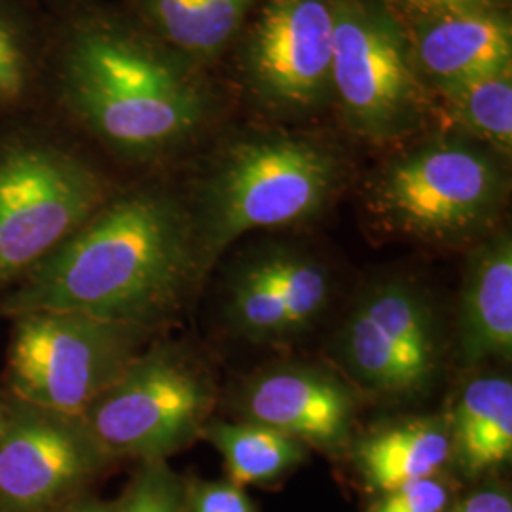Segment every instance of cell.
I'll list each match as a JSON object with an SVG mask.
<instances>
[{"label":"cell","mask_w":512,"mask_h":512,"mask_svg":"<svg viewBox=\"0 0 512 512\" xmlns=\"http://www.w3.org/2000/svg\"><path fill=\"white\" fill-rule=\"evenodd\" d=\"M332 277L323 262L291 247H270L238 262L228 277L230 329L256 344L293 340L327 311Z\"/></svg>","instance_id":"7c38bea8"},{"label":"cell","mask_w":512,"mask_h":512,"mask_svg":"<svg viewBox=\"0 0 512 512\" xmlns=\"http://www.w3.org/2000/svg\"><path fill=\"white\" fill-rule=\"evenodd\" d=\"M184 512H255L249 495L230 480H192L183 484Z\"/></svg>","instance_id":"cb8c5ba5"},{"label":"cell","mask_w":512,"mask_h":512,"mask_svg":"<svg viewBox=\"0 0 512 512\" xmlns=\"http://www.w3.org/2000/svg\"><path fill=\"white\" fill-rule=\"evenodd\" d=\"M256 0H129V16L207 69L239 40Z\"/></svg>","instance_id":"e0dca14e"},{"label":"cell","mask_w":512,"mask_h":512,"mask_svg":"<svg viewBox=\"0 0 512 512\" xmlns=\"http://www.w3.org/2000/svg\"><path fill=\"white\" fill-rule=\"evenodd\" d=\"M404 23L437 18L465 10L505 6V0H385Z\"/></svg>","instance_id":"d4e9b609"},{"label":"cell","mask_w":512,"mask_h":512,"mask_svg":"<svg viewBox=\"0 0 512 512\" xmlns=\"http://www.w3.org/2000/svg\"><path fill=\"white\" fill-rule=\"evenodd\" d=\"M239 404L245 420L325 452L348 448L357 416L355 391L332 372L313 366L260 372L241 391Z\"/></svg>","instance_id":"4fadbf2b"},{"label":"cell","mask_w":512,"mask_h":512,"mask_svg":"<svg viewBox=\"0 0 512 512\" xmlns=\"http://www.w3.org/2000/svg\"><path fill=\"white\" fill-rule=\"evenodd\" d=\"M332 0H264L241 33L239 74L256 105L283 118L332 105Z\"/></svg>","instance_id":"30bf717a"},{"label":"cell","mask_w":512,"mask_h":512,"mask_svg":"<svg viewBox=\"0 0 512 512\" xmlns=\"http://www.w3.org/2000/svg\"><path fill=\"white\" fill-rule=\"evenodd\" d=\"M109 463L78 418L4 403L0 512L57 511L82 497Z\"/></svg>","instance_id":"8fae6325"},{"label":"cell","mask_w":512,"mask_h":512,"mask_svg":"<svg viewBox=\"0 0 512 512\" xmlns=\"http://www.w3.org/2000/svg\"><path fill=\"white\" fill-rule=\"evenodd\" d=\"M334 357L349 382L389 403H412L437 384L439 317L429 293L393 277L370 287L336 334Z\"/></svg>","instance_id":"9c48e42d"},{"label":"cell","mask_w":512,"mask_h":512,"mask_svg":"<svg viewBox=\"0 0 512 512\" xmlns=\"http://www.w3.org/2000/svg\"><path fill=\"white\" fill-rule=\"evenodd\" d=\"M2 418H4V403L0 399V429H2Z\"/></svg>","instance_id":"83f0119b"},{"label":"cell","mask_w":512,"mask_h":512,"mask_svg":"<svg viewBox=\"0 0 512 512\" xmlns=\"http://www.w3.org/2000/svg\"><path fill=\"white\" fill-rule=\"evenodd\" d=\"M150 332L71 311L16 315L6 359L12 399L80 418L143 351Z\"/></svg>","instance_id":"52a82bcc"},{"label":"cell","mask_w":512,"mask_h":512,"mask_svg":"<svg viewBox=\"0 0 512 512\" xmlns=\"http://www.w3.org/2000/svg\"><path fill=\"white\" fill-rule=\"evenodd\" d=\"M48 88L61 112L112 156L158 164L200 141L217 97L205 69L131 18L67 6L46 48Z\"/></svg>","instance_id":"6da1fadb"},{"label":"cell","mask_w":512,"mask_h":512,"mask_svg":"<svg viewBox=\"0 0 512 512\" xmlns=\"http://www.w3.org/2000/svg\"><path fill=\"white\" fill-rule=\"evenodd\" d=\"M452 465L469 482L512 458V384L507 376L482 374L461 389L448 418Z\"/></svg>","instance_id":"ac0fdd59"},{"label":"cell","mask_w":512,"mask_h":512,"mask_svg":"<svg viewBox=\"0 0 512 512\" xmlns=\"http://www.w3.org/2000/svg\"><path fill=\"white\" fill-rule=\"evenodd\" d=\"M116 512H184L183 480L165 461L141 463L124 495L114 501Z\"/></svg>","instance_id":"7402d4cb"},{"label":"cell","mask_w":512,"mask_h":512,"mask_svg":"<svg viewBox=\"0 0 512 512\" xmlns=\"http://www.w3.org/2000/svg\"><path fill=\"white\" fill-rule=\"evenodd\" d=\"M332 105L368 145H397L435 120L406 23L385 0H332Z\"/></svg>","instance_id":"5b68a950"},{"label":"cell","mask_w":512,"mask_h":512,"mask_svg":"<svg viewBox=\"0 0 512 512\" xmlns=\"http://www.w3.org/2000/svg\"><path fill=\"white\" fill-rule=\"evenodd\" d=\"M200 437L219 450L239 488L277 482L308 458L306 444L256 421H207Z\"/></svg>","instance_id":"d6986e66"},{"label":"cell","mask_w":512,"mask_h":512,"mask_svg":"<svg viewBox=\"0 0 512 512\" xmlns=\"http://www.w3.org/2000/svg\"><path fill=\"white\" fill-rule=\"evenodd\" d=\"M110 196L107 177L50 133H0V285L33 270Z\"/></svg>","instance_id":"8992f818"},{"label":"cell","mask_w":512,"mask_h":512,"mask_svg":"<svg viewBox=\"0 0 512 512\" xmlns=\"http://www.w3.org/2000/svg\"><path fill=\"white\" fill-rule=\"evenodd\" d=\"M512 238L497 228L469 249L456 319V357L465 368L511 361Z\"/></svg>","instance_id":"9a60e30c"},{"label":"cell","mask_w":512,"mask_h":512,"mask_svg":"<svg viewBox=\"0 0 512 512\" xmlns=\"http://www.w3.org/2000/svg\"><path fill=\"white\" fill-rule=\"evenodd\" d=\"M54 2H61V4H65V6H71L76 0H54Z\"/></svg>","instance_id":"f1b7e54d"},{"label":"cell","mask_w":512,"mask_h":512,"mask_svg":"<svg viewBox=\"0 0 512 512\" xmlns=\"http://www.w3.org/2000/svg\"><path fill=\"white\" fill-rule=\"evenodd\" d=\"M456 488L448 475L423 478L378 495L365 512H446L456 501Z\"/></svg>","instance_id":"603a6c76"},{"label":"cell","mask_w":512,"mask_h":512,"mask_svg":"<svg viewBox=\"0 0 512 512\" xmlns=\"http://www.w3.org/2000/svg\"><path fill=\"white\" fill-rule=\"evenodd\" d=\"M446 512H512V497L503 484L486 482L463 497H456Z\"/></svg>","instance_id":"484cf974"},{"label":"cell","mask_w":512,"mask_h":512,"mask_svg":"<svg viewBox=\"0 0 512 512\" xmlns=\"http://www.w3.org/2000/svg\"><path fill=\"white\" fill-rule=\"evenodd\" d=\"M202 262L188 203L162 184L112 192L0 302L10 319L71 311L154 330L181 310Z\"/></svg>","instance_id":"7a4b0ae2"},{"label":"cell","mask_w":512,"mask_h":512,"mask_svg":"<svg viewBox=\"0 0 512 512\" xmlns=\"http://www.w3.org/2000/svg\"><path fill=\"white\" fill-rule=\"evenodd\" d=\"M54 512H116V509H114V503H107V501H99V499H93L88 495H82V497L74 499L71 503L63 505L61 509Z\"/></svg>","instance_id":"4316f807"},{"label":"cell","mask_w":512,"mask_h":512,"mask_svg":"<svg viewBox=\"0 0 512 512\" xmlns=\"http://www.w3.org/2000/svg\"><path fill=\"white\" fill-rule=\"evenodd\" d=\"M351 459L363 486L376 495L444 475L452 465L450 425L442 418L387 425L357 440Z\"/></svg>","instance_id":"2e32d148"},{"label":"cell","mask_w":512,"mask_h":512,"mask_svg":"<svg viewBox=\"0 0 512 512\" xmlns=\"http://www.w3.org/2000/svg\"><path fill=\"white\" fill-rule=\"evenodd\" d=\"M346 179L342 152L310 133L264 129L226 141L184 198L202 270L253 230L319 217Z\"/></svg>","instance_id":"3957f363"},{"label":"cell","mask_w":512,"mask_h":512,"mask_svg":"<svg viewBox=\"0 0 512 512\" xmlns=\"http://www.w3.org/2000/svg\"><path fill=\"white\" fill-rule=\"evenodd\" d=\"M509 192L501 156L444 129L401 148L372 173L365 209L391 236L471 249L497 230Z\"/></svg>","instance_id":"277c9868"},{"label":"cell","mask_w":512,"mask_h":512,"mask_svg":"<svg viewBox=\"0 0 512 512\" xmlns=\"http://www.w3.org/2000/svg\"><path fill=\"white\" fill-rule=\"evenodd\" d=\"M435 120L503 160L512 152V69L433 92Z\"/></svg>","instance_id":"ffe728a7"},{"label":"cell","mask_w":512,"mask_h":512,"mask_svg":"<svg viewBox=\"0 0 512 512\" xmlns=\"http://www.w3.org/2000/svg\"><path fill=\"white\" fill-rule=\"evenodd\" d=\"M412 55L431 93L512 69V21L505 6L406 23Z\"/></svg>","instance_id":"5bb4252c"},{"label":"cell","mask_w":512,"mask_h":512,"mask_svg":"<svg viewBox=\"0 0 512 512\" xmlns=\"http://www.w3.org/2000/svg\"><path fill=\"white\" fill-rule=\"evenodd\" d=\"M213 401L202 365L158 346L141 351L78 420L110 461H165L202 435Z\"/></svg>","instance_id":"ba28073f"},{"label":"cell","mask_w":512,"mask_h":512,"mask_svg":"<svg viewBox=\"0 0 512 512\" xmlns=\"http://www.w3.org/2000/svg\"><path fill=\"white\" fill-rule=\"evenodd\" d=\"M46 40L14 0H0V116L31 103L46 74Z\"/></svg>","instance_id":"44dd1931"}]
</instances>
